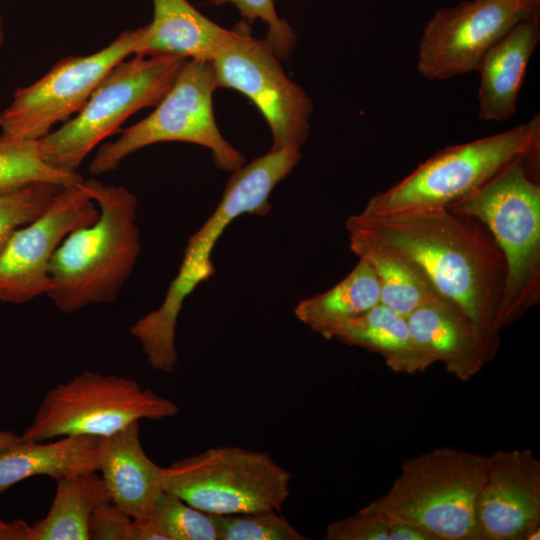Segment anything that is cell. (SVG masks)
I'll return each mask as SVG.
<instances>
[{
	"label": "cell",
	"mask_w": 540,
	"mask_h": 540,
	"mask_svg": "<svg viewBox=\"0 0 540 540\" xmlns=\"http://www.w3.org/2000/svg\"><path fill=\"white\" fill-rule=\"evenodd\" d=\"M82 183L99 205V218L69 233L48 265L46 294L67 314L91 304L113 303L141 251L136 196L125 187L106 186L96 179Z\"/></svg>",
	"instance_id": "cell-3"
},
{
	"label": "cell",
	"mask_w": 540,
	"mask_h": 540,
	"mask_svg": "<svg viewBox=\"0 0 540 540\" xmlns=\"http://www.w3.org/2000/svg\"><path fill=\"white\" fill-rule=\"evenodd\" d=\"M78 173L58 170L44 161L37 140L0 138V192L34 183L69 186L82 182Z\"/></svg>",
	"instance_id": "cell-25"
},
{
	"label": "cell",
	"mask_w": 540,
	"mask_h": 540,
	"mask_svg": "<svg viewBox=\"0 0 540 540\" xmlns=\"http://www.w3.org/2000/svg\"><path fill=\"white\" fill-rule=\"evenodd\" d=\"M153 19L143 27L134 55H172L211 62L241 32L243 22L226 29L188 0H152Z\"/></svg>",
	"instance_id": "cell-18"
},
{
	"label": "cell",
	"mask_w": 540,
	"mask_h": 540,
	"mask_svg": "<svg viewBox=\"0 0 540 540\" xmlns=\"http://www.w3.org/2000/svg\"><path fill=\"white\" fill-rule=\"evenodd\" d=\"M540 39L539 15L516 24L483 56L477 71L478 116L503 121L517 110V101L530 58Z\"/></svg>",
	"instance_id": "cell-19"
},
{
	"label": "cell",
	"mask_w": 540,
	"mask_h": 540,
	"mask_svg": "<svg viewBox=\"0 0 540 540\" xmlns=\"http://www.w3.org/2000/svg\"><path fill=\"white\" fill-rule=\"evenodd\" d=\"M101 437L77 435L23 441L0 450V494L34 476L55 480L98 472Z\"/></svg>",
	"instance_id": "cell-20"
},
{
	"label": "cell",
	"mask_w": 540,
	"mask_h": 540,
	"mask_svg": "<svg viewBox=\"0 0 540 540\" xmlns=\"http://www.w3.org/2000/svg\"><path fill=\"white\" fill-rule=\"evenodd\" d=\"M111 501L98 472L56 480V491L45 517L30 525V540H89L95 509Z\"/></svg>",
	"instance_id": "cell-23"
},
{
	"label": "cell",
	"mask_w": 540,
	"mask_h": 540,
	"mask_svg": "<svg viewBox=\"0 0 540 540\" xmlns=\"http://www.w3.org/2000/svg\"><path fill=\"white\" fill-rule=\"evenodd\" d=\"M185 60L172 55H135L117 63L76 117L37 140L44 161L58 170L77 173L91 150L117 132L127 118L160 102Z\"/></svg>",
	"instance_id": "cell-6"
},
{
	"label": "cell",
	"mask_w": 540,
	"mask_h": 540,
	"mask_svg": "<svg viewBox=\"0 0 540 540\" xmlns=\"http://www.w3.org/2000/svg\"><path fill=\"white\" fill-rule=\"evenodd\" d=\"M520 158L447 208L489 230L505 261L498 331L519 320L540 298V186Z\"/></svg>",
	"instance_id": "cell-4"
},
{
	"label": "cell",
	"mask_w": 540,
	"mask_h": 540,
	"mask_svg": "<svg viewBox=\"0 0 540 540\" xmlns=\"http://www.w3.org/2000/svg\"><path fill=\"white\" fill-rule=\"evenodd\" d=\"M300 149H270L232 171L214 212L188 239L177 275L161 305L138 319L129 329L140 343L147 363L168 370L178 363L176 325L186 298L215 274L211 254L227 226L242 214L265 215L275 187L295 168Z\"/></svg>",
	"instance_id": "cell-2"
},
{
	"label": "cell",
	"mask_w": 540,
	"mask_h": 540,
	"mask_svg": "<svg viewBox=\"0 0 540 540\" xmlns=\"http://www.w3.org/2000/svg\"><path fill=\"white\" fill-rule=\"evenodd\" d=\"M540 117L507 131L446 147L392 187L377 193L362 211L386 213L448 207L520 158L536 160Z\"/></svg>",
	"instance_id": "cell-7"
},
{
	"label": "cell",
	"mask_w": 540,
	"mask_h": 540,
	"mask_svg": "<svg viewBox=\"0 0 540 540\" xmlns=\"http://www.w3.org/2000/svg\"><path fill=\"white\" fill-rule=\"evenodd\" d=\"M133 540H165L151 519H133Z\"/></svg>",
	"instance_id": "cell-34"
},
{
	"label": "cell",
	"mask_w": 540,
	"mask_h": 540,
	"mask_svg": "<svg viewBox=\"0 0 540 540\" xmlns=\"http://www.w3.org/2000/svg\"><path fill=\"white\" fill-rule=\"evenodd\" d=\"M61 187L34 183L0 192V251L16 229L34 220L48 207Z\"/></svg>",
	"instance_id": "cell-28"
},
{
	"label": "cell",
	"mask_w": 540,
	"mask_h": 540,
	"mask_svg": "<svg viewBox=\"0 0 540 540\" xmlns=\"http://www.w3.org/2000/svg\"><path fill=\"white\" fill-rule=\"evenodd\" d=\"M326 540H389L388 521L384 514L364 507L354 515L331 522Z\"/></svg>",
	"instance_id": "cell-30"
},
{
	"label": "cell",
	"mask_w": 540,
	"mask_h": 540,
	"mask_svg": "<svg viewBox=\"0 0 540 540\" xmlns=\"http://www.w3.org/2000/svg\"><path fill=\"white\" fill-rule=\"evenodd\" d=\"M217 88L246 96L266 119L271 149H301L310 133L313 105L305 91L286 74L281 59L264 39L251 35L243 21L237 38L211 60Z\"/></svg>",
	"instance_id": "cell-11"
},
{
	"label": "cell",
	"mask_w": 540,
	"mask_h": 540,
	"mask_svg": "<svg viewBox=\"0 0 540 540\" xmlns=\"http://www.w3.org/2000/svg\"><path fill=\"white\" fill-rule=\"evenodd\" d=\"M217 89L210 62L186 59L172 86L153 112L128 127L114 142L101 145L89 170L101 175L115 170L124 158L160 142H188L208 148L215 166L232 172L245 164L244 155L221 134L213 111Z\"/></svg>",
	"instance_id": "cell-9"
},
{
	"label": "cell",
	"mask_w": 540,
	"mask_h": 540,
	"mask_svg": "<svg viewBox=\"0 0 540 540\" xmlns=\"http://www.w3.org/2000/svg\"><path fill=\"white\" fill-rule=\"evenodd\" d=\"M488 458L442 447L407 459L389 490L364 508L416 524L437 540H478L477 502Z\"/></svg>",
	"instance_id": "cell-5"
},
{
	"label": "cell",
	"mask_w": 540,
	"mask_h": 540,
	"mask_svg": "<svg viewBox=\"0 0 540 540\" xmlns=\"http://www.w3.org/2000/svg\"><path fill=\"white\" fill-rule=\"evenodd\" d=\"M386 518L388 521L389 540H437L434 535L416 524L399 519Z\"/></svg>",
	"instance_id": "cell-32"
},
{
	"label": "cell",
	"mask_w": 540,
	"mask_h": 540,
	"mask_svg": "<svg viewBox=\"0 0 540 540\" xmlns=\"http://www.w3.org/2000/svg\"><path fill=\"white\" fill-rule=\"evenodd\" d=\"M149 519L165 540H218L215 514L201 511L165 490Z\"/></svg>",
	"instance_id": "cell-26"
},
{
	"label": "cell",
	"mask_w": 540,
	"mask_h": 540,
	"mask_svg": "<svg viewBox=\"0 0 540 540\" xmlns=\"http://www.w3.org/2000/svg\"><path fill=\"white\" fill-rule=\"evenodd\" d=\"M0 540H30V525L23 520H0Z\"/></svg>",
	"instance_id": "cell-33"
},
{
	"label": "cell",
	"mask_w": 540,
	"mask_h": 540,
	"mask_svg": "<svg viewBox=\"0 0 540 540\" xmlns=\"http://www.w3.org/2000/svg\"><path fill=\"white\" fill-rule=\"evenodd\" d=\"M4 40H5L4 23L0 15V45L4 43Z\"/></svg>",
	"instance_id": "cell-36"
},
{
	"label": "cell",
	"mask_w": 540,
	"mask_h": 540,
	"mask_svg": "<svg viewBox=\"0 0 540 540\" xmlns=\"http://www.w3.org/2000/svg\"><path fill=\"white\" fill-rule=\"evenodd\" d=\"M406 319L424 352L461 381L472 378L494 357L480 328L446 298L417 308Z\"/></svg>",
	"instance_id": "cell-16"
},
{
	"label": "cell",
	"mask_w": 540,
	"mask_h": 540,
	"mask_svg": "<svg viewBox=\"0 0 540 540\" xmlns=\"http://www.w3.org/2000/svg\"><path fill=\"white\" fill-rule=\"evenodd\" d=\"M82 182L61 187L38 217L10 235L0 251L1 302L22 304L46 294L56 249L69 233L98 220L99 210Z\"/></svg>",
	"instance_id": "cell-14"
},
{
	"label": "cell",
	"mask_w": 540,
	"mask_h": 540,
	"mask_svg": "<svg viewBox=\"0 0 540 540\" xmlns=\"http://www.w3.org/2000/svg\"><path fill=\"white\" fill-rule=\"evenodd\" d=\"M529 1L534 2V3H536V4H539V3H540V0H529Z\"/></svg>",
	"instance_id": "cell-37"
},
{
	"label": "cell",
	"mask_w": 540,
	"mask_h": 540,
	"mask_svg": "<svg viewBox=\"0 0 540 540\" xmlns=\"http://www.w3.org/2000/svg\"><path fill=\"white\" fill-rule=\"evenodd\" d=\"M21 440V435H17L13 431L0 430V450L10 447Z\"/></svg>",
	"instance_id": "cell-35"
},
{
	"label": "cell",
	"mask_w": 540,
	"mask_h": 540,
	"mask_svg": "<svg viewBox=\"0 0 540 540\" xmlns=\"http://www.w3.org/2000/svg\"><path fill=\"white\" fill-rule=\"evenodd\" d=\"M291 479L266 452L219 446L166 467L164 490L210 514L280 511L290 497Z\"/></svg>",
	"instance_id": "cell-10"
},
{
	"label": "cell",
	"mask_w": 540,
	"mask_h": 540,
	"mask_svg": "<svg viewBox=\"0 0 540 540\" xmlns=\"http://www.w3.org/2000/svg\"><path fill=\"white\" fill-rule=\"evenodd\" d=\"M111 501L134 520L152 515L164 492L165 468L145 453L140 439V421L101 437L99 469Z\"/></svg>",
	"instance_id": "cell-17"
},
{
	"label": "cell",
	"mask_w": 540,
	"mask_h": 540,
	"mask_svg": "<svg viewBox=\"0 0 540 540\" xmlns=\"http://www.w3.org/2000/svg\"><path fill=\"white\" fill-rule=\"evenodd\" d=\"M539 15L529 0H471L438 10L419 43L417 70L431 81L477 71L489 48L516 24Z\"/></svg>",
	"instance_id": "cell-13"
},
{
	"label": "cell",
	"mask_w": 540,
	"mask_h": 540,
	"mask_svg": "<svg viewBox=\"0 0 540 540\" xmlns=\"http://www.w3.org/2000/svg\"><path fill=\"white\" fill-rule=\"evenodd\" d=\"M380 303L377 275L364 259L329 290L301 300L296 318L321 334L329 327L359 316Z\"/></svg>",
	"instance_id": "cell-24"
},
{
	"label": "cell",
	"mask_w": 540,
	"mask_h": 540,
	"mask_svg": "<svg viewBox=\"0 0 540 540\" xmlns=\"http://www.w3.org/2000/svg\"><path fill=\"white\" fill-rule=\"evenodd\" d=\"M215 5L233 4L246 22L256 19L267 24L265 39L280 59L287 58L296 45V35L287 21L281 19L273 0H212Z\"/></svg>",
	"instance_id": "cell-29"
},
{
	"label": "cell",
	"mask_w": 540,
	"mask_h": 540,
	"mask_svg": "<svg viewBox=\"0 0 540 540\" xmlns=\"http://www.w3.org/2000/svg\"><path fill=\"white\" fill-rule=\"evenodd\" d=\"M180 407L134 379L83 371L50 389L38 406L23 441L65 436H110L142 419L176 416Z\"/></svg>",
	"instance_id": "cell-8"
},
{
	"label": "cell",
	"mask_w": 540,
	"mask_h": 540,
	"mask_svg": "<svg viewBox=\"0 0 540 540\" xmlns=\"http://www.w3.org/2000/svg\"><path fill=\"white\" fill-rule=\"evenodd\" d=\"M142 33L143 27L125 30L96 53L63 58L38 81L17 89L0 113V138L38 140L78 113L104 76L134 53Z\"/></svg>",
	"instance_id": "cell-12"
},
{
	"label": "cell",
	"mask_w": 540,
	"mask_h": 540,
	"mask_svg": "<svg viewBox=\"0 0 540 540\" xmlns=\"http://www.w3.org/2000/svg\"><path fill=\"white\" fill-rule=\"evenodd\" d=\"M346 230L418 265L437 291L480 328L495 356L499 346L496 317L506 267L483 223L447 207H429L361 211L348 218Z\"/></svg>",
	"instance_id": "cell-1"
},
{
	"label": "cell",
	"mask_w": 540,
	"mask_h": 540,
	"mask_svg": "<svg viewBox=\"0 0 540 540\" xmlns=\"http://www.w3.org/2000/svg\"><path fill=\"white\" fill-rule=\"evenodd\" d=\"M279 512L215 514L218 540H306Z\"/></svg>",
	"instance_id": "cell-27"
},
{
	"label": "cell",
	"mask_w": 540,
	"mask_h": 540,
	"mask_svg": "<svg viewBox=\"0 0 540 540\" xmlns=\"http://www.w3.org/2000/svg\"><path fill=\"white\" fill-rule=\"evenodd\" d=\"M350 250L374 269L380 303L403 317L417 308L444 298L423 270L409 259L355 235H348Z\"/></svg>",
	"instance_id": "cell-22"
},
{
	"label": "cell",
	"mask_w": 540,
	"mask_h": 540,
	"mask_svg": "<svg viewBox=\"0 0 540 540\" xmlns=\"http://www.w3.org/2000/svg\"><path fill=\"white\" fill-rule=\"evenodd\" d=\"M477 527L478 540L540 538V461L530 449L489 455Z\"/></svg>",
	"instance_id": "cell-15"
},
{
	"label": "cell",
	"mask_w": 540,
	"mask_h": 540,
	"mask_svg": "<svg viewBox=\"0 0 540 540\" xmlns=\"http://www.w3.org/2000/svg\"><path fill=\"white\" fill-rule=\"evenodd\" d=\"M320 335L378 353L394 372L413 375L434 364L413 338L406 317L381 303Z\"/></svg>",
	"instance_id": "cell-21"
},
{
	"label": "cell",
	"mask_w": 540,
	"mask_h": 540,
	"mask_svg": "<svg viewBox=\"0 0 540 540\" xmlns=\"http://www.w3.org/2000/svg\"><path fill=\"white\" fill-rule=\"evenodd\" d=\"M93 540H133V519L112 501L99 505L89 522Z\"/></svg>",
	"instance_id": "cell-31"
}]
</instances>
